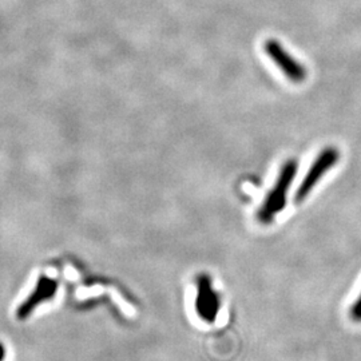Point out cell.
<instances>
[{"label": "cell", "mask_w": 361, "mask_h": 361, "mask_svg": "<svg viewBox=\"0 0 361 361\" xmlns=\"http://www.w3.org/2000/svg\"><path fill=\"white\" fill-rule=\"evenodd\" d=\"M350 313H352L353 320H356V322H361V293L360 296L357 297V300L355 301V304H353V307H352Z\"/></svg>", "instance_id": "6"}, {"label": "cell", "mask_w": 361, "mask_h": 361, "mask_svg": "<svg viewBox=\"0 0 361 361\" xmlns=\"http://www.w3.org/2000/svg\"><path fill=\"white\" fill-rule=\"evenodd\" d=\"M221 308L219 295L213 289L212 279L202 274L197 279V298L195 310L198 316L207 323H214Z\"/></svg>", "instance_id": "4"}, {"label": "cell", "mask_w": 361, "mask_h": 361, "mask_svg": "<svg viewBox=\"0 0 361 361\" xmlns=\"http://www.w3.org/2000/svg\"><path fill=\"white\" fill-rule=\"evenodd\" d=\"M6 359V348L4 345L0 343V361H4Z\"/></svg>", "instance_id": "7"}, {"label": "cell", "mask_w": 361, "mask_h": 361, "mask_svg": "<svg viewBox=\"0 0 361 361\" xmlns=\"http://www.w3.org/2000/svg\"><path fill=\"white\" fill-rule=\"evenodd\" d=\"M340 159V152L336 147H325L319 155L314 158V161L312 162L310 168L307 171V176L304 177V180L301 182V185L297 189L296 197L295 201L297 204L302 202L310 192L317 186V183L322 180L325 174L336 166V164Z\"/></svg>", "instance_id": "2"}, {"label": "cell", "mask_w": 361, "mask_h": 361, "mask_svg": "<svg viewBox=\"0 0 361 361\" xmlns=\"http://www.w3.org/2000/svg\"><path fill=\"white\" fill-rule=\"evenodd\" d=\"M56 289H58V283L55 280L47 279V277H42L39 280L37 288L34 289V292L19 307L18 317L20 320L27 319L32 313V310L38 307L39 304H42L43 301L51 300L52 297L55 296V293H56Z\"/></svg>", "instance_id": "5"}, {"label": "cell", "mask_w": 361, "mask_h": 361, "mask_svg": "<svg viewBox=\"0 0 361 361\" xmlns=\"http://www.w3.org/2000/svg\"><path fill=\"white\" fill-rule=\"evenodd\" d=\"M264 51L290 82L302 83L307 79L308 71L305 66L301 65L297 59L293 58V55L286 51L280 42L274 39H268L264 43Z\"/></svg>", "instance_id": "3"}, {"label": "cell", "mask_w": 361, "mask_h": 361, "mask_svg": "<svg viewBox=\"0 0 361 361\" xmlns=\"http://www.w3.org/2000/svg\"><path fill=\"white\" fill-rule=\"evenodd\" d=\"M297 168V161L288 159L280 169L274 186L268 192L262 205L258 209L257 219L261 224H271L277 217V214L284 210L288 192L296 178Z\"/></svg>", "instance_id": "1"}]
</instances>
